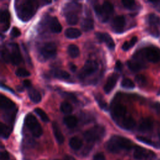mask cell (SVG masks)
I'll return each mask as SVG.
<instances>
[{"instance_id": "6da1fadb", "label": "cell", "mask_w": 160, "mask_h": 160, "mask_svg": "<svg viewBox=\"0 0 160 160\" xmlns=\"http://www.w3.org/2000/svg\"><path fill=\"white\" fill-rule=\"evenodd\" d=\"M108 151L112 153H118L122 150H130L133 147L132 142L123 136L115 135L112 136L106 145Z\"/></svg>"}, {"instance_id": "7a4b0ae2", "label": "cell", "mask_w": 160, "mask_h": 160, "mask_svg": "<svg viewBox=\"0 0 160 160\" xmlns=\"http://www.w3.org/2000/svg\"><path fill=\"white\" fill-rule=\"evenodd\" d=\"M37 4L35 1H19L15 3V8L18 18L22 21H29L34 14Z\"/></svg>"}, {"instance_id": "3957f363", "label": "cell", "mask_w": 160, "mask_h": 160, "mask_svg": "<svg viewBox=\"0 0 160 160\" xmlns=\"http://www.w3.org/2000/svg\"><path fill=\"white\" fill-rule=\"evenodd\" d=\"M105 134V129L100 125L95 126L84 132V138L88 142H95L100 140Z\"/></svg>"}, {"instance_id": "277c9868", "label": "cell", "mask_w": 160, "mask_h": 160, "mask_svg": "<svg viewBox=\"0 0 160 160\" xmlns=\"http://www.w3.org/2000/svg\"><path fill=\"white\" fill-rule=\"evenodd\" d=\"M24 122L27 128L31 132L32 134L36 137L39 138L42 134V129L37 119L32 114H28L25 118Z\"/></svg>"}, {"instance_id": "5b68a950", "label": "cell", "mask_w": 160, "mask_h": 160, "mask_svg": "<svg viewBox=\"0 0 160 160\" xmlns=\"http://www.w3.org/2000/svg\"><path fill=\"white\" fill-rule=\"evenodd\" d=\"M143 54L147 61L156 63L160 61V49L154 46H150L145 48L143 49Z\"/></svg>"}, {"instance_id": "8992f818", "label": "cell", "mask_w": 160, "mask_h": 160, "mask_svg": "<svg viewBox=\"0 0 160 160\" xmlns=\"http://www.w3.org/2000/svg\"><path fill=\"white\" fill-rule=\"evenodd\" d=\"M99 68L98 62L94 60H88L79 72L81 78H86L96 72Z\"/></svg>"}, {"instance_id": "52a82bcc", "label": "cell", "mask_w": 160, "mask_h": 160, "mask_svg": "<svg viewBox=\"0 0 160 160\" xmlns=\"http://www.w3.org/2000/svg\"><path fill=\"white\" fill-rule=\"evenodd\" d=\"M147 22L149 26V33L155 37L159 36L158 26L160 23V18L155 14H149L147 18Z\"/></svg>"}, {"instance_id": "ba28073f", "label": "cell", "mask_w": 160, "mask_h": 160, "mask_svg": "<svg viewBox=\"0 0 160 160\" xmlns=\"http://www.w3.org/2000/svg\"><path fill=\"white\" fill-rule=\"evenodd\" d=\"M57 51V48L55 43L48 42L44 44L40 49V54L44 59H48L53 57Z\"/></svg>"}, {"instance_id": "9c48e42d", "label": "cell", "mask_w": 160, "mask_h": 160, "mask_svg": "<svg viewBox=\"0 0 160 160\" xmlns=\"http://www.w3.org/2000/svg\"><path fill=\"white\" fill-rule=\"evenodd\" d=\"M96 38L100 41L106 43V46L109 49L113 50L115 48V43L112 37L107 32H97L95 34Z\"/></svg>"}, {"instance_id": "30bf717a", "label": "cell", "mask_w": 160, "mask_h": 160, "mask_svg": "<svg viewBox=\"0 0 160 160\" xmlns=\"http://www.w3.org/2000/svg\"><path fill=\"white\" fill-rule=\"evenodd\" d=\"M11 62L14 65H18L22 61V57L18 45L16 43L11 44Z\"/></svg>"}, {"instance_id": "8fae6325", "label": "cell", "mask_w": 160, "mask_h": 160, "mask_svg": "<svg viewBox=\"0 0 160 160\" xmlns=\"http://www.w3.org/2000/svg\"><path fill=\"white\" fill-rule=\"evenodd\" d=\"M126 20L123 16H118L114 18L112 22V26L114 31L118 33L121 32L125 26Z\"/></svg>"}, {"instance_id": "7c38bea8", "label": "cell", "mask_w": 160, "mask_h": 160, "mask_svg": "<svg viewBox=\"0 0 160 160\" xmlns=\"http://www.w3.org/2000/svg\"><path fill=\"white\" fill-rule=\"evenodd\" d=\"M118 78L119 76L116 74H112L108 77L104 86V91L106 94H109L114 89L117 83Z\"/></svg>"}, {"instance_id": "4fadbf2b", "label": "cell", "mask_w": 160, "mask_h": 160, "mask_svg": "<svg viewBox=\"0 0 160 160\" xmlns=\"http://www.w3.org/2000/svg\"><path fill=\"white\" fill-rule=\"evenodd\" d=\"M126 107L121 104H115L112 109V114L116 119L124 118L126 114Z\"/></svg>"}, {"instance_id": "5bb4252c", "label": "cell", "mask_w": 160, "mask_h": 160, "mask_svg": "<svg viewBox=\"0 0 160 160\" xmlns=\"http://www.w3.org/2000/svg\"><path fill=\"white\" fill-rule=\"evenodd\" d=\"M0 106L4 111H10L15 108L16 104L10 99L1 94L0 96Z\"/></svg>"}, {"instance_id": "9a60e30c", "label": "cell", "mask_w": 160, "mask_h": 160, "mask_svg": "<svg viewBox=\"0 0 160 160\" xmlns=\"http://www.w3.org/2000/svg\"><path fill=\"white\" fill-rule=\"evenodd\" d=\"M152 127H153L152 121L149 118H146L141 120L138 129L140 131L147 132V131H151L152 129Z\"/></svg>"}, {"instance_id": "2e32d148", "label": "cell", "mask_w": 160, "mask_h": 160, "mask_svg": "<svg viewBox=\"0 0 160 160\" xmlns=\"http://www.w3.org/2000/svg\"><path fill=\"white\" fill-rule=\"evenodd\" d=\"M52 131H53L54 136L57 142L59 144H62L64 141V136H63L58 123L56 122H53L52 124Z\"/></svg>"}, {"instance_id": "e0dca14e", "label": "cell", "mask_w": 160, "mask_h": 160, "mask_svg": "<svg viewBox=\"0 0 160 160\" xmlns=\"http://www.w3.org/2000/svg\"><path fill=\"white\" fill-rule=\"evenodd\" d=\"M10 14L7 10H4L1 12V23L2 25V31H6L9 28Z\"/></svg>"}, {"instance_id": "ac0fdd59", "label": "cell", "mask_w": 160, "mask_h": 160, "mask_svg": "<svg viewBox=\"0 0 160 160\" xmlns=\"http://www.w3.org/2000/svg\"><path fill=\"white\" fill-rule=\"evenodd\" d=\"M136 126V121L131 116H126L121 121V126L126 130H131Z\"/></svg>"}, {"instance_id": "d6986e66", "label": "cell", "mask_w": 160, "mask_h": 160, "mask_svg": "<svg viewBox=\"0 0 160 160\" xmlns=\"http://www.w3.org/2000/svg\"><path fill=\"white\" fill-rule=\"evenodd\" d=\"M49 28L51 31L54 33H59L62 30V26L56 17H53L51 19L49 22Z\"/></svg>"}, {"instance_id": "ffe728a7", "label": "cell", "mask_w": 160, "mask_h": 160, "mask_svg": "<svg viewBox=\"0 0 160 160\" xmlns=\"http://www.w3.org/2000/svg\"><path fill=\"white\" fill-rule=\"evenodd\" d=\"M64 34L66 37L69 39H76L81 36V32L77 28H69L66 29L64 32Z\"/></svg>"}, {"instance_id": "44dd1931", "label": "cell", "mask_w": 160, "mask_h": 160, "mask_svg": "<svg viewBox=\"0 0 160 160\" xmlns=\"http://www.w3.org/2000/svg\"><path fill=\"white\" fill-rule=\"evenodd\" d=\"M28 95L31 100L34 103H38L41 101V94L34 88H31L28 89Z\"/></svg>"}, {"instance_id": "7402d4cb", "label": "cell", "mask_w": 160, "mask_h": 160, "mask_svg": "<svg viewBox=\"0 0 160 160\" xmlns=\"http://www.w3.org/2000/svg\"><path fill=\"white\" fill-rule=\"evenodd\" d=\"M127 66L128 68L134 72L140 71L142 68V64L138 60H129L127 61Z\"/></svg>"}, {"instance_id": "603a6c76", "label": "cell", "mask_w": 160, "mask_h": 160, "mask_svg": "<svg viewBox=\"0 0 160 160\" xmlns=\"http://www.w3.org/2000/svg\"><path fill=\"white\" fill-rule=\"evenodd\" d=\"M94 9L97 16L101 21L104 22L108 19V16L104 12L102 6H100L99 4H96L94 6Z\"/></svg>"}, {"instance_id": "cb8c5ba5", "label": "cell", "mask_w": 160, "mask_h": 160, "mask_svg": "<svg viewBox=\"0 0 160 160\" xmlns=\"http://www.w3.org/2000/svg\"><path fill=\"white\" fill-rule=\"evenodd\" d=\"M81 28L84 31H89L94 28V21L91 18H84L81 22Z\"/></svg>"}, {"instance_id": "d4e9b609", "label": "cell", "mask_w": 160, "mask_h": 160, "mask_svg": "<svg viewBox=\"0 0 160 160\" xmlns=\"http://www.w3.org/2000/svg\"><path fill=\"white\" fill-rule=\"evenodd\" d=\"M66 19L67 22L70 25H74L78 21V16L74 11H68L66 13Z\"/></svg>"}, {"instance_id": "484cf974", "label": "cell", "mask_w": 160, "mask_h": 160, "mask_svg": "<svg viewBox=\"0 0 160 160\" xmlns=\"http://www.w3.org/2000/svg\"><path fill=\"white\" fill-rule=\"evenodd\" d=\"M63 122L69 128H73L78 124V119L74 116L69 115L64 118Z\"/></svg>"}, {"instance_id": "4316f807", "label": "cell", "mask_w": 160, "mask_h": 160, "mask_svg": "<svg viewBox=\"0 0 160 160\" xmlns=\"http://www.w3.org/2000/svg\"><path fill=\"white\" fill-rule=\"evenodd\" d=\"M69 145L73 150H79L82 146V142L81 139L78 137H72L70 139Z\"/></svg>"}, {"instance_id": "83f0119b", "label": "cell", "mask_w": 160, "mask_h": 160, "mask_svg": "<svg viewBox=\"0 0 160 160\" xmlns=\"http://www.w3.org/2000/svg\"><path fill=\"white\" fill-rule=\"evenodd\" d=\"M147 155V151L144 148L139 146H138L135 148L133 153L134 158L138 160H141L144 159Z\"/></svg>"}, {"instance_id": "f1b7e54d", "label": "cell", "mask_w": 160, "mask_h": 160, "mask_svg": "<svg viewBox=\"0 0 160 160\" xmlns=\"http://www.w3.org/2000/svg\"><path fill=\"white\" fill-rule=\"evenodd\" d=\"M68 52L69 56L75 58L79 55V49L75 44H70L68 48Z\"/></svg>"}, {"instance_id": "f546056e", "label": "cell", "mask_w": 160, "mask_h": 160, "mask_svg": "<svg viewBox=\"0 0 160 160\" xmlns=\"http://www.w3.org/2000/svg\"><path fill=\"white\" fill-rule=\"evenodd\" d=\"M94 98L96 100V102H98L99 108L104 111H107L108 106L107 102L104 101L102 96L99 94H96L94 96Z\"/></svg>"}, {"instance_id": "4dcf8cb0", "label": "cell", "mask_w": 160, "mask_h": 160, "mask_svg": "<svg viewBox=\"0 0 160 160\" xmlns=\"http://www.w3.org/2000/svg\"><path fill=\"white\" fill-rule=\"evenodd\" d=\"M53 75L55 78L58 79H68L70 77V74L66 71L64 70H55L53 72Z\"/></svg>"}, {"instance_id": "1f68e13d", "label": "cell", "mask_w": 160, "mask_h": 160, "mask_svg": "<svg viewBox=\"0 0 160 160\" xmlns=\"http://www.w3.org/2000/svg\"><path fill=\"white\" fill-rule=\"evenodd\" d=\"M0 131H1V136L4 139H7L11 134L10 128L2 122L1 123Z\"/></svg>"}, {"instance_id": "d6a6232c", "label": "cell", "mask_w": 160, "mask_h": 160, "mask_svg": "<svg viewBox=\"0 0 160 160\" xmlns=\"http://www.w3.org/2000/svg\"><path fill=\"white\" fill-rule=\"evenodd\" d=\"M137 41H138V38L136 36H134L130 39V41H125L123 43L122 46V49L124 51H128L130 48L134 46V45L136 43Z\"/></svg>"}, {"instance_id": "836d02e7", "label": "cell", "mask_w": 160, "mask_h": 160, "mask_svg": "<svg viewBox=\"0 0 160 160\" xmlns=\"http://www.w3.org/2000/svg\"><path fill=\"white\" fill-rule=\"evenodd\" d=\"M60 109L63 113L66 114H69L72 112V107L70 103L64 101L61 104Z\"/></svg>"}, {"instance_id": "e575fe53", "label": "cell", "mask_w": 160, "mask_h": 160, "mask_svg": "<svg viewBox=\"0 0 160 160\" xmlns=\"http://www.w3.org/2000/svg\"><path fill=\"white\" fill-rule=\"evenodd\" d=\"M34 112L37 114V115L41 118V119L45 122H49V117L48 116L47 114L41 108H36L34 109Z\"/></svg>"}, {"instance_id": "d590c367", "label": "cell", "mask_w": 160, "mask_h": 160, "mask_svg": "<svg viewBox=\"0 0 160 160\" xmlns=\"http://www.w3.org/2000/svg\"><path fill=\"white\" fill-rule=\"evenodd\" d=\"M121 86L126 89H133L135 87V84L134 82L129 79V78H124L121 81Z\"/></svg>"}, {"instance_id": "8d00e7d4", "label": "cell", "mask_w": 160, "mask_h": 160, "mask_svg": "<svg viewBox=\"0 0 160 160\" xmlns=\"http://www.w3.org/2000/svg\"><path fill=\"white\" fill-rule=\"evenodd\" d=\"M102 9H103L104 12L108 16H109L108 14H111L114 11V8H113L112 4L109 1L104 2L102 5Z\"/></svg>"}, {"instance_id": "74e56055", "label": "cell", "mask_w": 160, "mask_h": 160, "mask_svg": "<svg viewBox=\"0 0 160 160\" xmlns=\"http://www.w3.org/2000/svg\"><path fill=\"white\" fill-rule=\"evenodd\" d=\"M15 74L17 76H19V77H28L31 75V73L28 70L24 68L18 69L16 71Z\"/></svg>"}, {"instance_id": "f35d334b", "label": "cell", "mask_w": 160, "mask_h": 160, "mask_svg": "<svg viewBox=\"0 0 160 160\" xmlns=\"http://www.w3.org/2000/svg\"><path fill=\"white\" fill-rule=\"evenodd\" d=\"M122 3L124 7L128 9H133L136 7V2L134 1L124 0L122 1Z\"/></svg>"}, {"instance_id": "ab89813d", "label": "cell", "mask_w": 160, "mask_h": 160, "mask_svg": "<svg viewBox=\"0 0 160 160\" xmlns=\"http://www.w3.org/2000/svg\"><path fill=\"white\" fill-rule=\"evenodd\" d=\"M1 56L6 62L11 61V52L7 49H2L1 50Z\"/></svg>"}, {"instance_id": "60d3db41", "label": "cell", "mask_w": 160, "mask_h": 160, "mask_svg": "<svg viewBox=\"0 0 160 160\" xmlns=\"http://www.w3.org/2000/svg\"><path fill=\"white\" fill-rule=\"evenodd\" d=\"M135 81L140 86H144L146 84V82H147L146 77L142 75V74L137 75L135 77Z\"/></svg>"}, {"instance_id": "b9f144b4", "label": "cell", "mask_w": 160, "mask_h": 160, "mask_svg": "<svg viewBox=\"0 0 160 160\" xmlns=\"http://www.w3.org/2000/svg\"><path fill=\"white\" fill-rule=\"evenodd\" d=\"M136 139L138 141H141L143 143H145L146 144H148V145H152L153 144L152 141L151 139L147 138H145V137H143V136H137Z\"/></svg>"}, {"instance_id": "7bdbcfd3", "label": "cell", "mask_w": 160, "mask_h": 160, "mask_svg": "<svg viewBox=\"0 0 160 160\" xmlns=\"http://www.w3.org/2000/svg\"><path fill=\"white\" fill-rule=\"evenodd\" d=\"M10 35L12 38H17L21 35V31L16 27H13L11 31Z\"/></svg>"}, {"instance_id": "ee69618b", "label": "cell", "mask_w": 160, "mask_h": 160, "mask_svg": "<svg viewBox=\"0 0 160 160\" xmlns=\"http://www.w3.org/2000/svg\"><path fill=\"white\" fill-rule=\"evenodd\" d=\"M148 2L151 3L152 7L159 12H160V1H148Z\"/></svg>"}, {"instance_id": "f6af8a7d", "label": "cell", "mask_w": 160, "mask_h": 160, "mask_svg": "<svg viewBox=\"0 0 160 160\" xmlns=\"http://www.w3.org/2000/svg\"><path fill=\"white\" fill-rule=\"evenodd\" d=\"M62 94L64 97H66V98H67L70 99L71 100H72V101H74V102L77 101V99H76V96H75L73 94H72V93H71V92H62Z\"/></svg>"}, {"instance_id": "bcb514c9", "label": "cell", "mask_w": 160, "mask_h": 160, "mask_svg": "<svg viewBox=\"0 0 160 160\" xmlns=\"http://www.w3.org/2000/svg\"><path fill=\"white\" fill-rule=\"evenodd\" d=\"M93 160H106V157L103 153L98 152L94 156Z\"/></svg>"}, {"instance_id": "7dc6e473", "label": "cell", "mask_w": 160, "mask_h": 160, "mask_svg": "<svg viewBox=\"0 0 160 160\" xmlns=\"http://www.w3.org/2000/svg\"><path fill=\"white\" fill-rule=\"evenodd\" d=\"M152 108L157 114H160V102H154V104H152Z\"/></svg>"}, {"instance_id": "c3c4849f", "label": "cell", "mask_w": 160, "mask_h": 160, "mask_svg": "<svg viewBox=\"0 0 160 160\" xmlns=\"http://www.w3.org/2000/svg\"><path fill=\"white\" fill-rule=\"evenodd\" d=\"M1 158L2 160H8L9 158V154L7 151H4L1 152Z\"/></svg>"}, {"instance_id": "681fc988", "label": "cell", "mask_w": 160, "mask_h": 160, "mask_svg": "<svg viewBox=\"0 0 160 160\" xmlns=\"http://www.w3.org/2000/svg\"><path fill=\"white\" fill-rule=\"evenodd\" d=\"M22 84H23L24 87L28 88V89L31 88V81H30L29 80H28V79L24 80V81L22 82Z\"/></svg>"}, {"instance_id": "f907efd6", "label": "cell", "mask_w": 160, "mask_h": 160, "mask_svg": "<svg viewBox=\"0 0 160 160\" xmlns=\"http://www.w3.org/2000/svg\"><path fill=\"white\" fill-rule=\"evenodd\" d=\"M122 68V63L119 61H117L116 62V64H115V69L117 71H121Z\"/></svg>"}, {"instance_id": "816d5d0a", "label": "cell", "mask_w": 160, "mask_h": 160, "mask_svg": "<svg viewBox=\"0 0 160 160\" xmlns=\"http://www.w3.org/2000/svg\"><path fill=\"white\" fill-rule=\"evenodd\" d=\"M69 69H71V71L72 72H75L76 71V69H77V67L76 66L73 64V63H70L69 65Z\"/></svg>"}, {"instance_id": "f5cc1de1", "label": "cell", "mask_w": 160, "mask_h": 160, "mask_svg": "<svg viewBox=\"0 0 160 160\" xmlns=\"http://www.w3.org/2000/svg\"><path fill=\"white\" fill-rule=\"evenodd\" d=\"M1 88H3V89H4L5 90H7V91H9V92H11V93H12V94H15V92H14V91L12 89H11V88H8V87H7V86H6L5 85H4V84H1Z\"/></svg>"}, {"instance_id": "db71d44e", "label": "cell", "mask_w": 160, "mask_h": 160, "mask_svg": "<svg viewBox=\"0 0 160 160\" xmlns=\"http://www.w3.org/2000/svg\"><path fill=\"white\" fill-rule=\"evenodd\" d=\"M63 160H76V159H74L72 156H71L70 155H66L64 157Z\"/></svg>"}, {"instance_id": "11a10c76", "label": "cell", "mask_w": 160, "mask_h": 160, "mask_svg": "<svg viewBox=\"0 0 160 160\" xmlns=\"http://www.w3.org/2000/svg\"><path fill=\"white\" fill-rule=\"evenodd\" d=\"M56 160H58V159H56Z\"/></svg>"}]
</instances>
